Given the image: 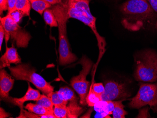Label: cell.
<instances>
[{
  "label": "cell",
  "mask_w": 157,
  "mask_h": 118,
  "mask_svg": "<svg viewBox=\"0 0 157 118\" xmlns=\"http://www.w3.org/2000/svg\"><path fill=\"white\" fill-rule=\"evenodd\" d=\"M121 23L124 29L136 32L147 26L157 29V14L147 0H127L120 6Z\"/></svg>",
  "instance_id": "cell-1"
},
{
  "label": "cell",
  "mask_w": 157,
  "mask_h": 118,
  "mask_svg": "<svg viewBox=\"0 0 157 118\" xmlns=\"http://www.w3.org/2000/svg\"><path fill=\"white\" fill-rule=\"evenodd\" d=\"M67 11L68 19L75 18L89 26L94 32L98 41L99 48L98 60L101 59L106 51L105 40L101 36L96 27L97 18L91 14L90 7V0H63Z\"/></svg>",
  "instance_id": "cell-2"
},
{
  "label": "cell",
  "mask_w": 157,
  "mask_h": 118,
  "mask_svg": "<svg viewBox=\"0 0 157 118\" xmlns=\"http://www.w3.org/2000/svg\"><path fill=\"white\" fill-rule=\"evenodd\" d=\"M52 10L58 23L59 32V63L61 66H66L74 63L77 57L71 51L67 35L68 18L65 3L52 5Z\"/></svg>",
  "instance_id": "cell-3"
},
{
  "label": "cell",
  "mask_w": 157,
  "mask_h": 118,
  "mask_svg": "<svg viewBox=\"0 0 157 118\" xmlns=\"http://www.w3.org/2000/svg\"><path fill=\"white\" fill-rule=\"evenodd\" d=\"M134 77L137 81L152 83L157 81V53L147 50L136 57Z\"/></svg>",
  "instance_id": "cell-4"
},
{
  "label": "cell",
  "mask_w": 157,
  "mask_h": 118,
  "mask_svg": "<svg viewBox=\"0 0 157 118\" xmlns=\"http://www.w3.org/2000/svg\"><path fill=\"white\" fill-rule=\"evenodd\" d=\"M11 75L16 80L31 82L44 94L47 95L54 91L53 86L36 73L34 68L27 64H20L15 67H8Z\"/></svg>",
  "instance_id": "cell-5"
},
{
  "label": "cell",
  "mask_w": 157,
  "mask_h": 118,
  "mask_svg": "<svg viewBox=\"0 0 157 118\" xmlns=\"http://www.w3.org/2000/svg\"><path fill=\"white\" fill-rule=\"evenodd\" d=\"M0 21L5 30L6 45L10 38L16 43L18 48H25L28 46L32 38L29 32L20 26L8 15L3 17H1Z\"/></svg>",
  "instance_id": "cell-6"
},
{
  "label": "cell",
  "mask_w": 157,
  "mask_h": 118,
  "mask_svg": "<svg viewBox=\"0 0 157 118\" xmlns=\"http://www.w3.org/2000/svg\"><path fill=\"white\" fill-rule=\"evenodd\" d=\"M148 105L157 112V82L155 83H141L137 94L129 104V107L135 109Z\"/></svg>",
  "instance_id": "cell-7"
},
{
  "label": "cell",
  "mask_w": 157,
  "mask_h": 118,
  "mask_svg": "<svg viewBox=\"0 0 157 118\" xmlns=\"http://www.w3.org/2000/svg\"><path fill=\"white\" fill-rule=\"evenodd\" d=\"M80 63L82 65V70L78 75L72 78L70 84L80 97V104L85 106L87 104L86 97L90 89V82L87 81V77L90 72L93 63L90 59L84 55L80 61Z\"/></svg>",
  "instance_id": "cell-8"
},
{
  "label": "cell",
  "mask_w": 157,
  "mask_h": 118,
  "mask_svg": "<svg viewBox=\"0 0 157 118\" xmlns=\"http://www.w3.org/2000/svg\"><path fill=\"white\" fill-rule=\"evenodd\" d=\"M131 94L126 84L114 81H107L105 85V91L100 96L103 101H114L125 99L130 97Z\"/></svg>",
  "instance_id": "cell-9"
},
{
  "label": "cell",
  "mask_w": 157,
  "mask_h": 118,
  "mask_svg": "<svg viewBox=\"0 0 157 118\" xmlns=\"http://www.w3.org/2000/svg\"><path fill=\"white\" fill-rule=\"evenodd\" d=\"M28 88L24 96L20 98H15L9 97L8 98L3 100L5 102L11 103L14 105L20 107V109H23L24 104L25 102L29 101H36L39 99L41 94L39 91L32 88L30 84L28 83Z\"/></svg>",
  "instance_id": "cell-10"
},
{
  "label": "cell",
  "mask_w": 157,
  "mask_h": 118,
  "mask_svg": "<svg viewBox=\"0 0 157 118\" xmlns=\"http://www.w3.org/2000/svg\"><path fill=\"white\" fill-rule=\"evenodd\" d=\"M21 63V59L17 50L13 44L11 47L6 45V51L0 59L1 69L10 67L11 64L18 65Z\"/></svg>",
  "instance_id": "cell-11"
},
{
  "label": "cell",
  "mask_w": 157,
  "mask_h": 118,
  "mask_svg": "<svg viewBox=\"0 0 157 118\" xmlns=\"http://www.w3.org/2000/svg\"><path fill=\"white\" fill-rule=\"evenodd\" d=\"M15 80L4 68L0 71V96L1 99L4 100L9 97L10 91L12 89Z\"/></svg>",
  "instance_id": "cell-12"
},
{
  "label": "cell",
  "mask_w": 157,
  "mask_h": 118,
  "mask_svg": "<svg viewBox=\"0 0 157 118\" xmlns=\"http://www.w3.org/2000/svg\"><path fill=\"white\" fill-rule=\"evenodd\" d=\"M78 100L70 101L67 104V118H78L84 111L83 108L78 105Z\"/></svg>",
  "instance_id": "cell-13"
},
{
  "label": "cell",
  "mask_w": 157,
  "mask_h": 118,
  "mask_svg": "<svg viewBox=\"0 0 157 118\" xmlns=\"http://www.w3.org/2000/svg\"><path fill=\"white\" fill-rule=\"evenodd\" d=\"M31 7L29 0H17L15 7L7 14H9L16 10H19L23 12L26 16H30Z\"/></svg>",
  "instance_id": "cell-14"
},
{
  "label": "cell",
  "mask_w": 157,
  "mask_h": 118,
  "mask_svg": "<svg viewBox=\"0 0 157 118\" xmlns=\"http://www.w3.org/2000/svg\"><path fill=\"white\" fill-rule=\"evenodd\" d=\"M24 108L30 112L37 115H54L53 112L37 104L28 103Z\"/></svg>",
  "instance_id": "cell-15"
},
{
  "label": "cell",
  "mask_w": 157,
  "mask_h": 118,
  "mask_svg": "<svg viewBox=\"0 0 157 118\" xmlns=\"http://www.w3.org/2000/svg\"><path fill=\"white\" fill-rule=\"evenodd\" d=\"M56 92L62 99L68 103L70 101L78 100L74 91L68 87L60 88Z\"/></svg>",
  "instance_id": "cell-16"
},
{
  "label": "cell",
  "mask_w": 157,
  "mask_h": 118,
  "mask_svg": "<svg viewBox=\"0 0 157 118\" xmlns=\"http://www.w3.org/2000/svg\"><path fill=\"white\" fill-rule=\"evenodd\" d=\"M31 4L32 8L35 11L42 15L47 9L51 8L52 5L45 0H29Z\"/></svg>",
  "instance_id": "cell-17"
},
{
  "label": "cell",
  "mask_w": 157,
  "mask_h": 118,
  "mask_svg": "<svg viewBox=\"0 0 157 118\" xmlns=\"http://www.w3.org/2000/svg\"><path fill=\"white\" fill-rule=\"evenodd\" d=\"M43 14L44 19L47 25L51 27H58V21L51 8L45 10Z\"/></svg>",
  "instance_id": "cell-18"
},
{
  "label": "cell",
  "mask_w": 157,
  "mask_h": 118,
  "mask_svg": "<svg viewBox=\"0 0 157 118\" xmlns=\"http://www.w3.org/2000/svg\"><path fill=\"white\" fill-rule=\"evenodd\" d=\"M113 118H125L128 112L124 110V105L122 101H115L114 109L113 112Z\"/></svg>",
  "instance_id": "cell-19"
},
{
  "label": "cell",
  "mask_w": 157,
  "mask_h": 118,
  "mask_svg": "<svg viewBox=\"0 0 157 118\" xmlns=\"http://www.w3.org/2000/svg\"><path fill=\"white\" fill-rule=\"evenodd\" d=\"M35 102H36V104L46 108L48 110L51 111L52 112L54 113L53 110L54 105L51 99L49 98V97L47 95L44 94L41 95L39 99Z\"/></svg>",
  "instance_id": "cell-20"
},
{
  "label": "cell",
  "mask_w": 157,
  "mask_h": 118,
  "mask_svg": "<svg viewBox=\"0 0 157 118\" xmlns=\"http://www.w3.org/2000/svg\"><path fill=\"white\" fill-rule=\"evenodd\" d=\"M101 97L93 91L91 88L89 91V94L86 97V102L87 105L90 107H94L95 104L101 101Z\"/></svg>",
  "instance_id": "cell-21"
},
{
  "label": "cell",
  "mask_w": 157,
  "mask_h": 118,
  "mask_svg": "<svg viewBox=\"0 0 157 118\" xmlns=\"http://www.w3.org/2000/svg\"><path fill=\"white\" fill-rule=\"evenodd\" d=\"M47 96L52 100V102L55 106H59V105H67L68 102L63 101L60 97L58 93L54 91H52L51 93L48 94Z\"/></svg>",
  "instance_id": "cell-22"
},
{
  "label": "cell",
  "mask_w": 157,
  "mask_h": 118,
  "mask_svg": "<svg viewBox=\"0 0 157 118\" xmlns=\"http://www.w3.org/2000/svg\"><path fill=\"white\" fill-rule=\"evenodd\" d=\"M53 112L56 118H67V105L55 106Z\"/></svg>",
  "instance_id": "cell-23"
},
{
  "label": "cell",
  "mask_w": 157,
  "mask_h": 118,
  "mask_svg": "<svg viewBox=\"0 0 157 118\" xmlns=\"http://www.w3.org/2000/svg\"><path fill=\"white\" fill-rule=\"evenodd\" d=\"M8 15L15 21L19 24L21 22V20L24 17L26 16L23 12L19 10H16Z\"/></svg>",
  "instance_id": "cell-24"
},
{
  "label": "cell",
  "mask_w": 157,
  "mask_h": 118,
  "mask_svg": "<svg viewBox=\"0 0 157 118\" xmlns=\"http://www.w3.org/2000/svg\"><path fill=\"white\" fill-rule=\"evenodd\" d=\"M106 104L107 101L101 100V101H100L99 102H98L95 104L94 106V110L96 111L97 113L106 112L105 110Z\"/></svg>",
  "instance_id": "cell-25"
},
{
  "label": "cell",
  "mask_w": 157,
  "mask_h": 118,
  "mask_svg": "<svg viewBox=\"0 0 157 118\" xmlns=\"http://www.w3.org/2000/svg\"><path fill=\"white\" fill-rule=\"evenodd\" d=\"M91 88L95 93L99 96H101L105 91V86L102 83H94Z\"/></svg>",
  "instance_id": "cell-26"
},
{
  "label": "cell",
  "mask_w": 157,
  "mask_h": 118,
  "mask_svg": "<svg viewBox=\"0 0 157 118\" xmlns=\"http://www.w3.org/2000/svg\"><path fill=\"white\" fill-rule=\"evenodd\" d=\"M115 101H107L106 105L105 110L106 112L110 115L113 114V111L115 107Z\"/></svg>",
  "instance_id": "cell-27"
},
{
  "label": "cell",
  "mask_w": 157,
  "mask_h": 118,
  "mask_svg": "<svg viewBox=\"0 0 157 118\" xmlns=\"http://www.w3.org/2000/svg\"><path fill=\"white\" fill-rule=\"evenodd\" d=\"M8 10V5L7 0H0V13L2 16L3 11Z\"/></svg>",
  "instance_id": "cell-28"
},
{
  "label": "cell",
  "mask_w": 157,
  "mask_h": 118,
  "mask_svg": "<svg viewBox=\"0 0 157 118\" xmlns=\"http://www.w3.org/2000/svg\"><path fill=\"white\" fill-rule=\"evenodd\" d=\"M5 30L1 23H0V51H2L3 40L5 38Z\"/></svg>",
  "instance_id": "cell-29"
},
{
  "label": "cell",
  "mask_w": 157,
  "mask_h": 118,
  "mask_svg": "<svg viewBox=\"0 0 157 118\" xmlns=\"http://www.w3.org/2000/svg\"><path fill=\"white\" fill-rule=\"evenodd\" d=\"M8 5V13H10L15 6L17 0H7Z\"/></svg>",
  "instance_id": "cell-30"
},
{
  "label": "cell",
  "mask_w": 157,
  "mask_h": 118,
  "mask_svg": "<svg viewBox=\"0 0 157 118\" xmlns=\"http://www.w3.org/2000/svg\"><path fill=\"white\" fill-rule=\"evenodd\" d=\"M148 108L143 109L142 111H140L139 115H138L137 118H149L150 116L148 114Z\"/></svg>",
  "instance_id": "cell-31"
},
{
  "label": "cell",
  "mask_w": 157,
  "mask_h": 118,
  "mask_svg": "<svg viewBox=\"0 0 157 118\" xmlns=\"http://www.w3.org/2000/svg\"><path fill=\"white\" fill-rule=\"evenodd\" d=\"M150 4L152 9L155 11L157 14V0H147Z\"/></svg>",
  "instance_id": "cell-32"
},
{
  "label": "cell",
  "mask_w": 157,
  "mask_h": 118,
  "mask_svg": "<svg viewBox=\"0 0 157 118\" xmlns=\"http://www.w3.org/2000/svg\"><path fill=\"white\" fill-rule=\"evenodd\" d=\"M1 110H0V118H8L11 115L8 112H6V111L3 109V108L1 107Z\"/></svg>",
  "instance_id": "cell-33"
},
{
  "label": "cell",
  "mask_w": 157,
  "mask_h": 118,
  "mask_svg": "<svg viewBox=\"0 0 157 118\" xmlns=\"http://www.w3.org/2000/svg\"><path fill=\"white\" fill-rule=\"evenodd\" d=\"M95 118H111L110 115L106 112H100V113H97L95 115Z\"/></svg>",
  "instance_id": "cell-34"
},
{
  "label": "cell",
  "mask_w": 157,
  "mask_h": 118,
  "mask_svg": "<svg viewBox=\"0 0 157 118\" xmlns=\"http://www.w3.org/2000/svg\"><path fill=\"white\" fill-rule=\"evenodd\" d=\"M45 1L50 3L51 5H54L62 3L63 0H45Z\"/></svg>",
  "instance_id": "cell-35"
}]
</instances>
